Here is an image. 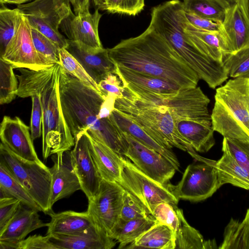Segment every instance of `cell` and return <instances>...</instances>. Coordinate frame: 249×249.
<instances>
[{"instance_id":"cell-2","label":"cell","mask_w":249,"mask_h":249,"mask_svg":"<svg viewBox=\"0 0 249 249\" xmlns=\"http://www.w3.org/2000/svg\"><path fill=\"white\" fill-rule=\"evenodd\" d=\"M59 92L63 114L74 138L86 131L124 156L125 145L122 131L110 117L98 118L106 96L67 73L62 67Z\"/></svg>"},{"instance_id":"cell-30","label":"cell","mask_w":249,"mask_h":249,"mask_svg":"<svg viewBox=\"0 0 249 249\" xmlns=\"http://www.w3.org/2000/svg\"><path fill=\"white\" fill-rule=\"evenodd\" d=\"M223 153L219 160H214V165L221 185L228 183L249 190V172L228 153Z\"/></svg>"},{"instance_id":"cell-12","label":"cell","mask_w":249,"mask_h":249,"mask_svg":"<svg viewBox=\"0 0 249 249\" xmlns=\"http://www.w3.org/2000/svg\"><path fill=\"white\" fill-rule=\"evenodd\" d=\"M122 132L125 145L124 156L148 177L160 183H167L177 170L172 163L155 150Z\"/></svg>"},{"instance_id":"cell-49","label":"cell","mask_w":249,"mask_h":249,"mask_svg":"<svg viewBox=\"0 0 249 249\" xmlns=\"http://www.w3.org/2000/svg\"><path fill=\"white\" fill-rule=\"evenodd\" d=\"M92 1L97 8L102 10L104 0H92ZM90 3V0H75L73 6L74 14L77 15L81 13L89 12Z\"/></svg>"},{"instance_id":"cell-45","label":"cell","mask_w":249,"mask_h":249,"mask_svg":"<svg viewBox=\"0 0 249 249\" xmlns=\"http://www.w3.org/2000/svg\"><path fill=\"white\" fill-rule=\"evenodd\" d=\"M98 85L103 94L106 96L107 94L114 95L117 98L124 96V88L122 81L115 73H109Z\"/></svg>"},{"instance_id":"cell-43","label":"cell","mask_w":249,"mask_h":249,"mask_svg":"<svg viewBox=\"0 0 249 249\" xmlns=\"http://www.w3.org/2000/svg\"><path fill=\"white\" fill-rule=\"evenodd\" d=\"M32 109L31 117L30 130L32 140L39 138L42 134L43 111L41 97L39 94H33Z\"/></svg>"},{"instance_id":"cell-23","label":"cell","mask_w":249,"mask_h":249,"mask_svg":"<svg viewBox=\"0 0 249 249\" xmlns=\"http://www.w3.org/2000/svg\"><path fill=\"white\" fill-rule=\"evenodd\" d=\"M179 133L191 144L193 149L207 152L215 144L214 129L211 120H180L175 122Z\"/></svg>"},{"instance_id":"cell-46","label":"cell","mask_w":249,"mask_h":249,"mask_svg":"<svg viewBox=\"0 0 249 249\" xmlns=\"http://www.w3.org/2000/svg\"><path fill=\"white\" fill-rule=\"evenodd\" d=\"M18 249H56L49 235H33L19 242Z\"/></svg>"},{"instance_id":"cell-51","label":"cell","mask_w":249,"mask_h":249,"mask_svg":"<svg viewBox=\"0 0 249 249\" xmlns=\"http://www.w3.org/2000/svg\"><path fill=\"white\" fill-rule=\"evenodd\" d=\"M226 9L233 5L238 0H214Z\"/></svg>"},{"instance_id":"cell-31","label":"cell","mask_w":249,"mask_h":249,"mask_svg":"<svg viewBox=\"0 0 249 249\" xmlns=\"http://www.w3.org/2000/svg\"><path fill=\"white\" fill-rule=\"evenodd\" d=\"M11 197L37 211L41 208L33 200L22 185L16 178L3 161H0V198Z\"/></svg>"},{"instance_id":"cell-24","label":"cell","mask_w":249,"mask_h":249,"mask_svg":"<svg viewBox=\"0 0 249 249\" xmlns=\"http://www.w3.org/2000/svg\"><path fill=\"white\" fill-rule=\"evenodd\" d=\"M115 74L122 81L124 87L145 92L169 93L183 89L179 86L164 79L118 66Z\"/></svg>"},{"instance_id":"cell-22","label":"cell","mask_w":249,"mask_h":249,"mask_svg":"<svg viewBox=\"0 0 249 249\" xmlns=\"http://www.w3.org/2000/svg\"><path fill=\"white\" fill-rule=\"evenodd\" d=\"M90 152L102 179L119 183L121 179L122 156L91 137L87 132Z\"/></svg>"},{"instance_id":"cell-11","label":"cell","mask_w":249,"mask_h":249,"mask_svg":"<svg viewBox=\"0 0 249 249\" xmlns=\"http://www.w3.org/2000/svg\"><path fill=\"white\" fill-rule=\"evenodd\" d=\"M0 58L14 69L39 71L54 65L45 61L37 53L32 39L31 26L19 12L15 34Z\"/></svg>"},{"instance_id":"cell-18","label":"cell","mask_w":249,"mask_h":249,"mask_svg":"<svg viewBox=\"0 0 249 249\" xmlns=\"http://www.w3.org/2000/svg\"><path fill=\"white\" fill-rule=\"evenodd\" d=\"M52 157L53 165L50 168L52 178L51 205L58 200L81 190L79 180L71 160L70 150Z\"/></svg>"},{"instance_id":"cell-48","label":"cell","mask_w":249,"mask_h":249,"mask_svg":"<svg viewBox=\"0 0 249 249\" xmlns=\"http://www.w3.org/2000/svg\"><path fill=\"white\" fill-rule=\"evenodd\" d=\"M117 97L113 94H107L102 103L98 118L100 119L109 117L112 111L114 109L116 99Z\"/></svg>"},{"instance_id":"cell-3","label":"cell","mask_w":249,"mask_h":249,"mask_svg":"<svg viewBox=\"0 0 249 249\" xmlns=\"http://www.w3.org/2000/svg\"><path fill=\"white\" fill-rule=\"evenodd\" d=\"M59 63L39 71L17 68L20 74L17 96L21 98L39 94L43 111L42 154L46 160L50 156L70 150L75 139L65 120L59 98Z\"/></svg>"},{"instance_id":"cell-15","label":"cell","mask_w":249,"mask_h":249,"mask_svg":"<svg viewBox=\"0 0 249 249\" xmlns=\"http://www.w3.org/2000/svg\"><path fill=\"white\" fill-rule=\"evenodd\" d=\"M70 151L71 163L88 199L98 191L102 180L90 152L89 138L85 132L77 135Z\"/></svg>"},{"instance_id":"cell-14","label":"cell","mask_w":249,"mask_h":249,"mask_svg":"<svg viewBox=\"0 0 249 249\" xmlns=\"http://www.w3.org/2000/svg\"><path fill=\"white\" fill-rule=\"evenodd\" d=\"M96 8L92 14L83 12L75 15L72 12L60 24L68 39L77 42L87 51L98 52L104 48L100 39L98 26L102 14Z\"/></svg>"},{"instance_id":"cell-10","label":"cell","mask_w":249,"mask_h":249,"mask_svg":"<svg viewBox=\"0 0 249 249\" xmlns=\"http://www.w3.org/2000/svg\"><path fill=\"white\" fill-rule=\"evenodd\" d=\"M124 192L118 182L102 179L98 191L88 199L87 213L95 225L109 237L121 217Z\"/></svg>"},{"instance_id":"cell-21","label":"cell","mask_w":249,"mask_h":249,"mask_svg":"<svg viewBox=\"0 0 249 249\" xmlns=\"http://www.w3.org/2000/svg\"><path fill=\"white\" fill-rule=\"evenodd\" d=\"M38 212L21 203L4 230L0 233V241L18 245L29 233L47 227L48 223H43L40 219Z\"/></svg>"},{"instance_id":"cell-29","label":"cell","mask_w":249,"mask_h":249,"mask_svg":"<svg viewBox=\"0 0 249 249\" xmlns=\"http://www.w3.org/2000/svg\"><path fill=\"white\" fill-rule=\"evenodd\" d=\"M158 221L152 215L127 220L120 218L113 229L110 237L120 243L119 249H124Z\"/></svg>"},{"instance_id":"cell-28","label":"cell","mask_w":249,"mask_h":249,"mask_svg":"<svg viewBox=\"0 0 249 249\" xmlns=\"http://www.w3.org/2000/svg\"><path fill=\"white\" fill-rule=\"evenodd\" d=\"M125 249H175V235L172 229L158 221Z\"/></svg>"},{"instance_id":"cell-20","label":"cell","mask_w":249,"mask_h":249,"mask_svg":"<svg viewBox=\"0 0 249 249\" xmlns=\"http://www.w3.org/2000/svg\"><path fill=\"white\" fill-rule=\"evenodd\" d=\"M56 249H111L116 241L95 225L73 234L49 235Z\"/></svg>"},{"instance_id":"cell-33","label":"cell","mask_w":249,"mask_h":249,"mask_svg":"<svg viewBox=\"0 0 249 249\" xmlns=\"http://www.w3.org/2000/svg\"><path fill=\"white\" fill-rule=\"evenodd\" d=\"M175 239V249H207V241L196 229L186 220L182 210L178 209V219L173 230Z\"/></svg>"},{"instance_id":"cell-37","label":"cell","mask_w":249,"mask_h":249,"mask_svg":"<svg viewBox=\"0 0 249 249\" xmlns=\"http://www.w3.org/2000/svg\"><path fill=\"white\" fill-rule=\"evenodd\" d=\"M59 62L66 72L103 94L98 84L89 76L78 61L66 49L60 50Z\"/></svg>"},{"instance_id":"cell-35","label":"cell","mask_w":249,"mask_h":249,"mask_svg":"<svg viewBox=\"0 0 249 249\" xmlns=\"http://www.w3.org/2000/svg\"><path fill=\"white\" fill-rule=\"evenodd\" d=\"M185 11L203 18L222 23L225 9L214 0H183Z\"/></svg>"},{"instance_id":"cell-42","label":"cell","mask_w":249,"mask_h":249,"mask_svg":"<svg viewBox=\"0 0 249 249\" xmlns=\"http://www.w3.org/2000/svg\"><path fill=\"white\" fill-rule=\"evenodd\" d=\"M151 215L144 206L124 189L120 218L127 220L146 217Z\"/></svg>"},{"instance_id":"cell-32","label":"cell","mask_w":249,"mask_h":249,"mask_svg":"<svg viewBox=\"0 0 249 249\" xmlns=\"http://www.w3.org/2000/svg\"><path fill=\"white\" fill-rule=\"evenodd\" d=\"M220 249H249V208L244 218H231L226 226Z\"/></svg>"},{"instance_id":"cell-36","label":"cell","mask_w":249,"mask_h":249,"mask_svg":"<svg viewBox=\"0 0 249 249\" xmlns=\"http://www.w3.org/2000/svg\"><path fill=\"white\" fill-rule=\"evenodd\" d=\"M13 66L0 58V104H9L17 96L18 85Z\"/></svg>"},{"instance_id":"cell-7","label":"cell","mask_w":249,"mask_h":249,"mask_svg":"<svg viewBox=\"0 0 249 249\" xmlns=\"http://www.w3.org/2000/svg\"><path fill=\"white\" fill-rule=\"evenodd\" d=\"M136 98L143 101L166 107L175 122L180 120H210L209 98L200 87L183 88L169 93L130 90Z\"/></svg>"},{"instance_id":"cell-53","label":"cell","mask_w":249,"mask_h":249,"mask_svg":"<svg viewBox=\"0 0 249 249\" xmlns=\"http://www.w3.org/2000/svg\"><path fill=\"white\" fill-rule=\"evenodd\" d=\"M245 8L249 18V0H244Z\"/></svg>"},{"instance_id":"cell-50","label":"cell","mask_w":249,"mask_h":249,"mask_svg":"<svg viewBox=\"0 0 249 249\" xmlns=\"http://www.w3.org/2000/svg\"><path fill=\"white\" fill-rule=\"evenodd\" d=\"M61 21L67 18L72 12L69 0H53Z\"/></svg>"},{"instance_id":"cell-40","label":"cell","mask_w":249,"mask_h":249,"mask_svg":"<svg viewBox=\"0 0 249 249\" xmlns=\"http://www.w3.org/2000/svg\"><path fill=\"white\" fill-rule=\"evenodd\" d=\"M222 150L249 172V141L223 137Z\"/></svg>"},{"instance_id":"cell-34","label":"cell","mask_w":249,"mask_h":249,"mask_svg":"<svg viewBox=\"0 0 249 249\" xmlns=\"http://www.w3.org/2000/svg\"><path fill=\"white\" fill-rule=\"evenodd\" d=\"M222 64L228 76L249 79V45L224 54Z\"/></svg>"},{"instance_id":"cell-16","label":"cell","mask_w":249,"mask_h":249,"mask_svg":"<svg viewBox=\"0 0 249 249\" xmlns=\"http://www.w3.org/2000/svg\"><path fill=\"white\" fill-rule=\"evenodd\" d=\"M220 32L224 38L227 53L249 45V18L244 0H238L225 9Z\"/></svg>"},{"instance_id":"cell-5","label":"cell","mask_w":249,"mask_h":249,"mask_svg":"<svg viewBox=\"0 0 249 249\" xmlns=\"http://www.w3.org/2000/svg\"><path fill=\"white\" fill-rule=\"evenodd\" d=\"M114 108L133 121L162 146L175 147L188 152L195 150L178 131L168 108L141 100L124 89V96L116 99Z\"/></svg>"},{"instance_id":"cell-25","label":"cell","mask_w":249,"mask_h":249,"mask_svg":"<svg viewBox=\"0 0 249 249\" xmlns=\"http://www.w3.org/2000/svg\"><path fill=\"white\" fill-rule=\"evenodd\" d=\"M184 31L194 45L210 59L222 63L223 56L227 53L224 37L220 32L198 29L188 21Z\"/></svg>"},{"instance_id":"cell-8","label":"cell","mask_w":249,"mask_h":249,"mask_svg":"<svg viewBox=\"0 0 249 249\" xmlns=\"http://www.w3.org/2000/svg\"><path fill=\"white\" fill-rule=\"evenodd\" d=\"M200 163L189 164L178 183L171 184V190L178 199L199 202L211 197L221 186L214 160L198 155L196 151L189 152Z\"/></svg>"},{"instance_id":"cell-41","label":"cell","mask_w":249,"mask_h":249,"mask_svg":"<svg viewBox=\"0 0 249 249\" xmlns=\"http://www.w3.org/2000/svg\"><path fill=\"white\" fill-rule=\"evenodd\" d=\"M144 7V0H104L103 11L112 14L135 16Z\"/></svg>"},{"instance_id":"cell-6","label":"cell","mask_w":249,"mask_h":249,"mask_svg":"<svg viewBox=\"0 0 249 249\" xmlns=\"http://www.w3.org/2000/svg\"><path fill=\"white\" fill-rule=\"evenodd\" d=\"M0 156V160L4 162L42 212L46 214L51 212L52 178L50 168L41 161L28 160L18 157L1 142Z\"/></svg>"},{"instance_id":"cell-4","label":"cell","mask_w":249,"mask_h":249,"mask_svg":"<svg viewBox=\"0 0 249 249\" xmlns=\"http://www.w3.org/2000/svg\"><path fill=\"white\" fill-rule=\"evenodd\" d=\"M211 114L214 131L249 141V79L232 78L217 88Z\"/></svg>"},{"instance_id":"cell-52","label":"cell","mask_w":249,"mask_h":249,"mask_svg":"<svg viewBox=\"0 0 249 249\" xmlns=\"http://www.w3.org/2000/svg\"><path fill=\"white\" fill-rule=\"evenodd\" d=\"M32 0H0V3L20 5Z\"/></svg>"},{"instance_id":"cell-26","label":"cell","mask_w":249,"mask_h":249,"mask_svg":"<svg viewBox=\"0 0 249 249\" xmlns=\"http://www.w3.org/2000/svg\"><path fill=\"white\" fill-rule=\"evenodd\" d=\"M48 214L51 220L47 224V234H73L83 231L95 225L87 213L67 211Z\"/></svg>"},{"instance_id":"cell-47","label":"cell","mask_w":249,"mask_h":249,"mask_svg":"<svg viewBox=\"0 0 249 249\" xmlns=\"http://www.w3.org/2000/svg\"><path fill=\"white\" fill-rule=\"evenodd\" d=\"M189 22L194 27L201 30L210 32H220L221 23L213 21L185 11Z\"/></svg>"},{"instance_id":"cell-38","label":"cell","mask_w":249,"mask_h":249,"mask_svg":"<svg viewBox=\"0 0 249 249\" xmlns=\"http://www.w3.org/2000/svg\"><path fill=\"white\" fill-rule=\"evenodd\" d=\"M19 11L9 9L0 3V57L13 37L16 29Z\"/></svg>"},{"instance_id":"cell-17","label":"cell","mask_w":249,"mask_h":249,"mask_svg":"<svg viewBox=\"0 0 249 249\" xmlns=\"http://www.w3.org/2000/svg\"><path fill=\"white\" fill-rule=\"evenodd\" d=\"M29 129L19 117L5 116L0 126L1 142L18 157L39 162Z\"/></svg>"},{"instance_id":"cell-1","label":"cell","mask_w":249,"mask_h":249,"mask_svg":"<svg viewBox=\"0 0 249 249\" xmlns=\"http://www.w3.org/2000/svg\"><path fill=\"white\" fill-rule=\"evenodd\" d=\"M119 67L172 82L182 88L197 87L199 79L180 55L150 24L141 34L107 49Z\"/></svg>"},{"instance_id":"cell-13","label":"cell","mask_w":249,"mask_h":249,"mask_svg":"<svg viewBox=\"0 0 249 249\" xmlns=\"http://www.w3.org/2000/svg\"><path fill=\"white\" fill-rule=\"evenodd\" d=\"M17 9L36 29L56 43L60 49H66L68 41L59 32L61 19L53 0H33L17 5Z\"/></svg>"},{"instance_id":"cell-27","label":"cell","mask_w":249,"mask_h":249,"mask_svg":"<svg viewBox=\"0 0 249 249\" xmlns=\"http://www.w3.org/2000/svg\"><path fill=\"white\" fill-rule=\"evenodd\" d=\"M109 117L120 130L128 133L142 144L161 154L172 163L177 170H179V161L171 149L160 144L138 124L115 108Z\"/></svg>"},{"instance_id":"cell-19","label":"cell","mask_w":249,"mask_h":249,"mask_svg":"<svg viewBox=\"0 0 249 249\" xmlns=\"http://www.w3.org/2000/svg\"><path fill=\"white\" fill-rule=\"evenodd\" d=\"M66 49L81 64L87 73L98 83L109 73H115L117 66L110 58L107 49L96 52L87 51L77 42L67 39Z\"/></svg>"},{"instance_id":"cell-39","label":"cell","mask_w":249,"mask_h":249,"mask_svg":"<svg viewBox=\"0 0 249 249\" xmlns=\"http://www.w3.org/2000/svg\"><path fill=\"white\" fill-rule=\"evenodd\" d=\"M31 34L34 46L40 56L52 65L60 64V49L58 46L41 32L32 27Z\"/></svg>"},{"instance_id":"cell-9","label":"cell","mask_w":249,"mask_h":249,"mask_svg":"<svg viewBox=\"0 0 249 249\" xmlns=\"http://www.w3.org/2000/svg\"><path fill=\"white\" fill-rule=\"evenodd\" d=\"M118 183L133 195L151 215L158 204L166 202L178 205L179 201L172 192L171 184L161 183L151 178L124 156H122Z\"/></svg>"},{"instance_id":"cell-44","label":"cell","mask_w":249,"mask_h":249,"mask_svg":"<svg viewBox=\"0 0 249 249\" xmlns=\"http://www.w3.org/2000/svg\"><path fill=\"white\" fill-rule=\"evenodd\" d=\"M21 203L14 197L0 198V233L4 230Z\"/></svg>"},{"instance_id":"cell-54","label":"cell","mask_w":249,"mask_h":249,"mask_svg":"<svg viewBox=\"0 0 249 249\" xmlns=\"http://www.w3.org/2000/svg\"><path fill=\"white\" fill-rule=\"evenodd\" d=\"M69 0L71 2V4L72 5V6H73L75 4V0Z\"/></svg>"}]
</instances>
